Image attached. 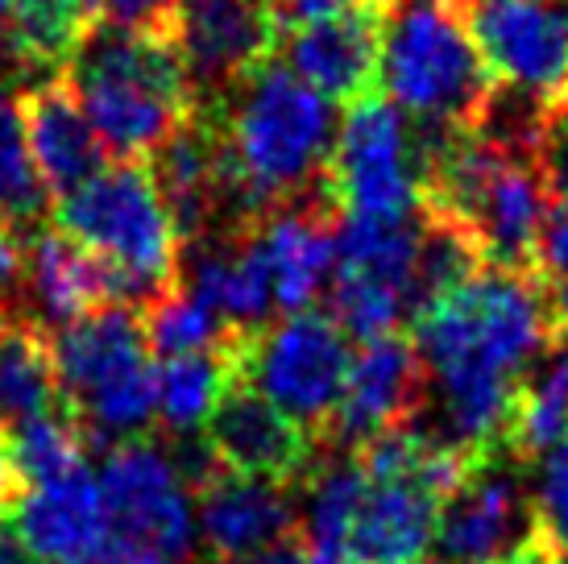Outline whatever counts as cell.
Listing matches in <instances>:
<instances>
[{
	"mask_svg": "<svg viewBox=\"0 0 568 564\" xmlns=\"http://www.w3.org/2000/svg\"><path fill=\"white\" fill-rule=\"evenodd\" d=\"M568 432V329H552L536 365L523 374L510 427H506V453L523 470L539 465Z\"/></svg>",
	"mask_w": 568,
	"mask_h": 564,
	"instance_id": "22",
	"label": "cell"
},
{
	"mask_svg": "<svg viewBox=\"0 0 568 564\" xmlns=\"http://www.w3.org/2000/svg\"><path fill=\"white\" fill-rule=\"evenodd\" d=\"M183 0H100V21L145 38H171L179 30Z\"/></svg>",
	"mask_w": 568,
	"mask_h": 564,
	"instance_id": "31",
	"label": "cell"
},
{
	"mask_svg": "<svg viewBox=\"0 0 568 564\" xmlns=\"http://www.w3.org/2000/svg\"><path fill=\"white\" fill-rule=\"evenodd\" d=\"M427 403V365L415 353L410 336L369 341L348 365V382L320 449L357 453L369 440L410 427Z\"/></svg>",
	"mask_w": 568,
	"mask_h": 564,
	"instance_id": "13",
	"label": "cell"
},
{
	"mask_svg": "<svg viewBox=\"0 0 568 564\" xmlns=\"http://www.w3.org/2000/svg\"><path fill=\"white\" fill-rule=\"evenodd\" d=\"M536 540L531 482L510 453H494L440 506L436 564H503Z\"/></svg>",
	"mask_w": 568,
	"mask_h": 564,
	"instance_id": "10",
	"label": "cell"
},
{
	"mask_svg": "<svg viewBox=\"0 0 568 564\" xmlns=\"http://www.w3.org/2000/svg\"><path fill=\"white\" fill-rule=\"evenodd\" d=\"M395 0H369L345 13L320 17L307 26L283 33L286 67L320 92L324 100H341V104H357L362 95L378 92V67H382V38H386V21H390Z\"/></svg>",
	"mask_w": 568,
	"mask_h": 564,
	"instance_id": "14",
	"label": "cell"
},
{
	"mask_svg": "<svg viewBox=\"0 0 568 564\" xmlns=\"http://www.w3.org/2000/svg\"><path fill=\"white\" fill-rule=\"evenodd\" d=\"M531 158H536V171L552 195V204H568V104L544 117Z\"/></svg>",
	"mask_w": 568,
	"mask_h": 564,
	"instance_id": "32",
	"label": "cell"
},
{
	"mask_svg": "<svg viewBox=\"0 0 568 564\" xmlns=\"http://www.w3.org/2000/svg\"><path fill=\"white\" fill-rule=\"evenodd\" d=\"M229 564H316V561H312V548H307L303 532H295L286 535V540H278V544H270V548L245 556V561H229Z\"/></svg>",
	"mask_w": 568,
	"mask_h": 564,
	"instance_id": "35",
	"label": "cell"
},
{
	"mask_svg": "<svg viewBox=\"0 0 568 564\" xmlns=\"http://www.w3.org/2000/svg\"><path fill=\"white\" fill-rule=\"evenodd\" d=\"M274 4V17L278 26L295 30V26H307V21H320V17L345 13V9H357V4H369V0H270Z\"/></svg>",
	"mask_w": 568,
	"mask_h": 564,
	"instance_id": "33",
	"label": "cell"
},
{
	"mask_svg": "<svg viewBox=\"0 0 568 564\" xmlns=\"http://www.w3.org/2000/svg\"><path fill=\"white\" fill-rule=\"evenodd\" d=\"M531 279L544 295L552 329H568V204H552V212L544 220Z\"/></svg>",
	"mask_w": 568,
	"mask_h": 564,
	"instance_id": "29",
	"label": "cell"
},
{
	"mask_svg": "<svg viewBox=\"0 0 568 564\" xmlns=\"http://www.w3.org/2000/svg\"><path fill=\"white\" fill-rule=\"evenodd\" d=\"M21 544L47 564H83L92 561L109 540V511L100 494V477L88 470L71 473L63 482L30 490L17 506Z\"/></svg>",
	"mask_w": 568,
	"mask_h": 564,
	"instance_id": "21",
	"label": "cell"
},
{
	"mask_svg": "<svg viewBox=\"0 0 568 564\" xmlns=\"http://www.w3.org/2000/svg\"><path fill=\"white\" fill-rule=\"evenodd\" d=\"M63 75L116 162H150L200 112L171 38H145L95 21Z\"/></svg>",
	"mask_w": 568,
	"mask_h": 564,
	"instance_id": "2",
	"label": "cell"
},
{
	"mask_svg": "<svg viewBox=\"0 0 568 564\" xmlns=\"http://www.w3.org/2000/svg\"><path fill=\"white\" fill-rule=\"evenodd\" d=\"M63 411L54 336L30 315L0 320V423Z\"/></svg>",
	"mask_w": 568,
	"mask_h": 564,
	"instance_id": "23",
	"label": "cell"
},
{
	"mask_svg": "<svg viewBox=\"0 0 568 564\" xmlns=\"http://www.w3.org/2000/svg\"><path fill=\"white\" fill-rule=\"evenodd\" d=\"M42 216H47V188L33 171L13 83L0 75V220L38 229Z\"/></svg>",
	"mask_w": 568,
	"mask_h": 564,
	"instance_id": "28",
	"label": "cell"
},
{
	"mask_svg": "<svg viewBox=\"0 0 568 564\" xmlns=\"http://www.w3.org/2000/svg\"><path fill=\"white\" fill-rule=\"evenodd\" d=\"M54 229L104 262L112 308L145 315L179 286L183 236L145 162H109L92 183L54 204Z\"/></svg>",
	"mask_w": 568,
	"mask_h": 564,
	"instance_id": "4",
	"label": "cell"
},
{
	"mask_svg": "<svg viewBox=\"0 0 568 564\" xmlns=\"http://www.w3.org/2000/svg\"><path fill=\"white\" fill-rule=\"evenodd\" d=\"M26 315L54 332L80 324L83 315L112 308L104 262L92 258L80 241H71L63 229H33L30 253H26Z\"/></svg>",
	"mask_w": 568,
	"mask_h": 564,
	"instance_id": "20",
	"label": "cell"
},
{
	"mask_svg": "<svg viewBox=\"0 0 568 564\" xmlns=\"http://www.w3.org/2000/svg\"><path fill=\"white\" fill-rule=\"evenodd\" d=\"M142 329H145L150 353H159L162 361L221 353V349H229L233 341H241L221 315L212 312V308H204L195 295H187L183 286H174L171 295H162L159 303L142 315Z\"/></svg>",
	"mask_w": 568,
	"mask_h": 564,
	"instance_id": "27",
	"label": "cell"
},
{
	"mask_svg": "<svg viewBox=\"0 0 568 564\" xmlns=\"http://www.w3.org/2000/svg\"><path fill=\"white\" fill-rule=\"evenodd\" d=\"M378 92L432 133H477L498 83L474 38L469 0H395Z\"/></svg>",
	"mask_w": 568,
	"mask_h": 564,
	"instance_id": "3",
	"label": "cell"
},
{
	"mask_svg": "<svg viewBox=\"0 0 568 564\" xmlns=\"http://www.w3.org/2000/svg\"><path fill=\"white\" fill-rule=\"evenodd\" d=\"M283 26L270 0H183L174 47L200 104H212L233 83L278 54Z\"/></svg>",
	"mask_w": 568,
	"mask_h": 564,
	"instance_id": "12",
	"label": "cell"
},
{
	"mask_svg": "<svg viewBox=\"0 0 568 564\" xmlns=\"http://www.w3.org/2000/svg\"><path fill=\"white\" fill-rule=\"evenodd\" d=\"M200 109L221 129L229 171L262 220L278 208L332 204L328 167L341 129L328 100L286 63L270 59Z\"/></svg>",
	"mask_w": 568,
	"mask_h": 564,
	"instance_id": "1",
	"label": "cell"
},
{
	"mask_svg": "<svg viewBox=\"0 0 568 564\" xmlns=\"http://www.w3.org/2000/svg\"><path fill=\"white\" fill-rule=\"evenodd\" d=\"M427 564H432V561H427Z\"/></svg>",
	"mask_w": 568,
	"mask_h": 564,
	"instance_id": "41",
	"label": "cell"
},
{
	"mask_svg": "<svg viewBox=\"0 0 568 564\" xmlns=\"http://www.w3.org/2000/svg\"><path fill=\"white\" fill-rule=\"evenodd\" d=\"M4 436H9V456H13V470L26 494L80 473L83 456H88L83 427L71 420L67 407L50 411V415H33V420L4 423Z\"/></svg>",
	"mask_w": 568,
	"mask_h": 564,
	"instance_id": "26",
	"label": "cell"
},
{
	"mask_svg": "<svg viewBox=\"0 0 568 564\" xmlns=\"http://www.w3.org/2000/svg\"><path fill=\"white\" fill-rule=\"evenodd\" d=\"M300 502L286 486L253 482L224 470L212 486L200 490V540L212 556L207 564L245 561L253 552L295 535Z\"/></svg>",
	"mask_w": 568,
	"mask_h": 564,
	"instance_id": "19",
	"label": "cell"
},
{
	"mask_svg": "<svg viewBox=\"0 0 568 564\" xmlns=\"http://www.w3.org/2000/svg\"><path fill=\"white\" fill-rule=\"evenodd\" d=\"M348 336L332 312H295L245 336L237 349V382L266 394L303 432L324 436L348 382Z\"/></svg>",
	"mask_w": 568,
	"mask_h": 564,
	"instance_id": "7",
	"label": "cell"
},
{
	"mask_svg": "<svg viewBox=\"0 0 568 564\" xmlns=\"http://www.w3.org/2000/svg\"><path fill=\"white\" fill-rule=\"evenodd\" d=\"M245 341V336H241ZM233 341L221 353L166 361L159 370V420L171 436H195L221 407L224 391L237 382V349Z\"/></svg>",
	"mask_w": 568,
	"mask_h": 564,
	"instance_id": "25",
	"label": "cell"
},
{
	"mask_svg": "<svg viewBox=\"0 0 568 564\" xmlns=\"http://www.w3.org/2000/svg\"><path fill=\"white\" fill-rule=\"evenodd\" d=\"M95 21L100 0H17L13 17L4 21L13 67L33 71L30 83L63 75Z\"/></svg>",
	"mask_w": 568,
	"mask_h": 564,
	"instance_id": "24",
	"label": "cell"
},
{
	"mask_svg": "<svg viewBox=\"0 0 568 564\" xmlns=\"http://www.w3.org/2000/svg\"><path fill=\"white\" fill-rule=\"evenodd\" d=\"M26 498V486L13 470V456H9V436H4V423H0V523L9 515H17V506Z\"/></svg>",
	"mask_w": 568,
	"mask_h": 564,
	"instance_id": "36",
	"label": "cell"
},
{
	"mask_svg": "<svg viewBox=\"0 0 568 564\" xmlns=\"http://www.w3.org/2000/svg\"><path fill=\"white\" fill-rule=\"evenodd\" d=\"M440 506L444 498L424 477V461L415 473L374 482L365 490V502L348 535V564H424L436 544Z\"/></svg>",
	"mask_w": 568,
	"mask_h": 564,
	"instance_id": "17",
	"label": "cell"
},
{
	"mask_svg": "<svg viewBox=\"0 0 568 564\" xmlns=\"http://www.w3.org/2000/svg\"><path fill=\"white\" fill-rule=\"evenodd\" d=\"M341 220H410L424 208V138L382 92L348 104L328 167Z\"/></svg>",
	"mask_w": 568,
	"mask_h": 564,
	"instance_id": "6",
	"label": "cell"
},
{
	"mask_svg": "<svg viewBox=\"0 0 568 564\" xmlns=\"http://www.w3.org/2000/svg\"><path fill=\"white\" fill-rule=\"evenodd\" d=\"M13 4L17 0H0V21H9V17H13Z\"/></svg>",
	"mask_w": 568,
	"mask_h": 564,
	"instance_id": "39",
	"label": "cell"
},
{
	"mask_svg": "<svg viewBox=\"0 0 568 564\" xmlns=\"http://www.w3.org/2000/svg\"><path fill=\"white\" fill-rule=\"evenodd\" d=\"M419 216L410 220H341L332 270V320L362 345L410 329L415 299Z\"/></svg>",
	"mask_w": 568,
	"mask_h": 564,
	"instance_id": "8",
	"label": "cell"
},
{
	"mask_svg": "<svg viewBox=\"0 0 568 564\" xmlns=\"http://www.w3.org/2000/svg\"><path fill=\"white\" fill-rule=\"evenodd\" d=\"M469 21L503 92L568 104V0H469Z\"/></svg>",
	"mask_w": 568,
	"mask_h": 564,
	"instance_id": "9",
	"label": "cell"
},
{
	"mask_svg": "<svg viewBox=\"0 0 568 564\" xmlns=\"http://www.w3.org/2000/svg\"><path fill=\"white\" fill-rule=\"evenodd\" d=\"M536 535L552 552H568V456H544L536 465Z\"/></svg>",
	"mask_w": 568,
	"mask_h": 564,
	"instance_id": "30",
	"label": "cell"
},
{
	"mask_svg": "<svg viewBox=\"0 0 568 564\" xmlns=\"http://www.w3.org/2000/svg\"><path fill=\"white\" fill-rule=\"evenodd\" d=\"M0 564H42V561L21 544V535L9 523H0Z\"/></svg>",
	"mask_w": 568,
	"mask_h": 564,
	"instance_id": "37",
	"label": "cell"
},
{
	"mask_svg": "<svg viewBox=\"0 0 568 564\" xmlns=\"http://www.w3.org/2000/svg\"><path fill=\"white\" fill-rule=\"evenodd\" d=\"M83 564H174L166 552L150 548V544H138V540H121V535H109L100 552H95L92 561Z\"/></svg>",
	"mask_w": 568,
	"mask_h": 564,
	"instance_id": "34",
	"label": "cell"
},
{
	"mask_svg": "<svg viewBox=\"0 0 568 564\" xmlns=\"http://www.w3.org/2000/svg\"><path fill=\"white\" fill-rule=\"evenodd\" d=\"M100 494H104L112 535L150 544L166 552L174 564L191 556L195 518H191L187 486L179 482L166 449L150 440L116 444L112 453H104Z\"/></svg>",
	"mask_w": 568,
	"mask_h": 564,
	"instance_id": "11",
	"label": "cell"
},
{
	"mask_svg": "<svg viewBox=\"0 0 568 564\" xmlns=\"http://www.w3.org/2000/svg\"><path fill=\"white\" fill-rule=\"evenodd\" d=\"M17 104H21V125H26L33 171L42 179L47 195L67 200L71 191L92 183L95 174L109 167V150L95 138L92 121H88L67 75L21 83Z\"/></svg>",
	"mask_w": 568,
	"mask_h": 564,
	"instance_id": "16",
	"label": "cell"
},
{
	"mask_svg": "<svg viewBox=\"0 0 568 564\" xmlns=\"http://www.w3.org/2000/svg\"><path fill=\"white\" fill-rule=\"evenodd\" d=\"M54 370L88 453L133 444L159 420V370L150 365L142 315L129 308H100L54 332Z\"/></svg>",
	"mask_w": 568,
	"mask_h": 564,
	"instance_id": "5",
	"label": "cell"
},
{
	"mask_svg": "<svg viewBox=\"0 0 568 564\" xmlns=\"http://www.w3.org/2000/svg\"><path fill=\"white\" fill-rule=\"evenodd\" d=\"M336 233H341V212L332 204L278 208L257 224V241L274 279V303L283 315L312 312L320 291L332 286Z\"/></svg>",
	"mask_w": 568,
	"mask_h": 564,
	"instance_id": "18",
	"label": "cell"
},
{
	"mask_svg": "<svg viewBox=\"0 0 568 564\" xmlns=\"http://www.w3.org/2000/svg\"><path fill=\"white\" fill-rule=\"evenodd\" d=\"M548 456H568V432H565V440L556 444V453H548Z\"/></svg>",
	"mask_w": 568,
	"mask_h": 564,
	"instance_id": "40",
	"label": "cell"
},
{
	"mask_svg": "<svg viewBox=\"0 0 568 564\" xmlns=\"http://www.w3.org/2000/svg\"><path fill=\"white\" fill-rule=\"evenodd\" d=\"M204 436L229 473L286 490L303 486L320 456L316 436L303 432L291 415H283L266 394H257L245 382H233L224 391Z\"/></svg>",
	"mask_w": 568,
	"mask_h": 564,
	"instance_id": "15",
	"label": "cell"
},
{
	"mask_svg": "<svg viewBox=\"0 0 568 564\" xmlns=\"http://www.w3.org/2000/svg\"><path fill=\"white\" fill-rule=\"evenodd\" d=\"M503 564H560L556 561V552L548 548V544H544V540H531V544H527V548H519L515 552V556H510V561H503Z\"/></svg>",
	"mask_w": 568,
	"mask_h": 564,
	"instance_id": "38",
	"label": "cell"
}]
</instances>
